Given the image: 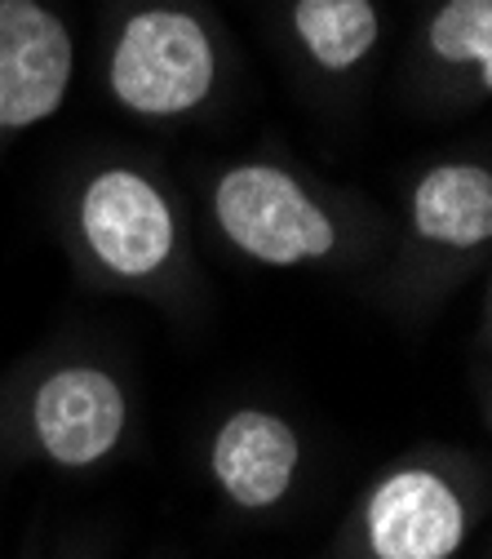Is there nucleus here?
<instances>
[{"label":"nucleus","mask_w":492,"mask_h":559,"mask_svg":"<svg viewBox=\"0 0 492 559\" xmlns=\"http://www.w3.org/2000/svg\"><path fill=\"white\" fill-rule=\"evenodd\" d=\"M62 236L76 271L107 294L182 307L195 289L187 204L165 174L137 160H98L67 187Z\"/></svg>","instance_id":"nucleus-1"},{"label":"nucleus","mask_w":492,"mask_h":559,"mask_svg":"<svg viewBox=\"0 0 492 559\" xmlns=\"http://www.w3.org/2000/svg\"><path fill=\"white\" fill-rule=\"evenodd\" d=\"M208 218L231 253L266 271L356 266L382 245L369 204L266 156L231 160L208 178Z\"/></svg>","instance_id":"nucleus-2"},{"label":"nucleus","mask_w":492,"mask_h":559,"mask_svg":"<svg viewBox=\"0 0 492 559\" xmlns=\"http://www.w3.org/2000/svg\"><path fill=\"white\" fill-rule=\"evenodd\" d=\"M488 511L479 457L444 444L386 462L346 507L328 559H457Z\"/></svg>","instance_id":"nucleus-3"},{"label":"nucleus","mask_w":492,"mask_h":559,"mask_svg":"<svg viewBox=\"0 0 492 559\" xmlns=\"http://www.w3.org/2000/svg\"><path fill=\"white\" fill-rule=\"evenodd\" d=\"M133 431V395L116 365L58 356L32 365L5 400V436L23 457L81 475L107 466Z\"/></svg>","instance_id":"nucleus-4"},{"label":"nucleus","mask_w":492,"mask_h":559,"mask_svg":"<svg viewBox=\"0 0 492 559\" xmlns=\"http://www.w3.org/2000/svg\"><path fill=\"white\" fill-rule=\"evenodd\" d=\"M103 81L111 103L137 120L200 116L223 85V40L182 0H143L111 32Z\"/></svg>","instance_id":"nucleus-5"},{"label":"nucleus","mask_w":492,"mask_h":559,"mask_svg":"<svg viewBox=\"0 0 492 559\" xmlns=\"http://www.w3.org/2000/svg\"><path fill=\"white\" fill-rule=\"evenodd\" d=\"M492 245V169L483 156H453L427 165L408 182L399 258L391 289L417 307L453 294V285L483 266Z\"/></svg>","instance_id":"nucleus-6"},{"label":"nucleus","mask_w":492,"mask_h":559,"mask_svg":"<svg viewBox=\"0 0 492 559\" xmlns=\"http://www.w3.org/2000/svg\"><path fill=\"white\" fill-rule=\"evenodd\" d=\"M72 76L76 36L49 0H0V143L53 120Z\"/></svg>","instance_id":"nucleus-7"},{"label":"nucleus","mask_w":492,"mask_h":559,"mask_svg":"<svg viewBox=\"0 0 492 559\" xmlns=\"http://www.w3.org/2000/svg\"><path fill=\"white\" fill-rule=\"evenodd\" d=\"M307 444L285 413L266 404H236L223 413L204 444V471L218 498L244 515L279 511L302 479Z\"/></svg>","instance_id":"nucleus-8"},{"label":"nucleus","mask_w":492,"mask_h":559,"mask_svg":"<svg viewBox=\"0 0 492 559\" xmlns=\"http://www.w3.org/2000/svg\"><path fill=\"white\" fill-rule=\"evenodd\" d=\"M293 45L324 76H350L377 53L382 14L377 0H293Z\"/></svg>","instance_id":"nucleus-9"},{"label":"nucleus","mask_w":492,"mask_h":559,"mask_svg":"<svg viewBox=\"0 0 492 559\" xmlns=\"http://www.w3.org/2000/svg\"><path fill=\"white\" fill-rule=\"evenodd\" d=\"M421 53L440 76L492 94V0H440L421 27Z\"/></svg>","instance_id":"nucleus-10"},{"label":"nucleus","mask_w":492,"mask_h":559,"mask_svg":"<svg viewBox=\"0 0 492 559\" xmlns=\"http://www.w3.org/2000/svg\"><path fill=\"white\" fill-rule=\"evenodd\" d=\"M72 559H76V555H72Z\"/></svg>","instance_id":"nucleus-11"}]
</instances>
